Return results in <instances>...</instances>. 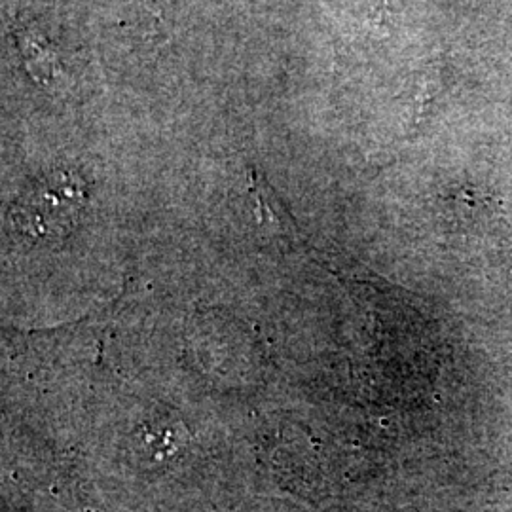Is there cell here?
Here are the masks:
<instances>
[{"label": "cell", "mask_w": 512, "mask_h": 512, "mask_svg": "<svg viewBox=\"0 0 512 512\" xmlns=\"http://www.w3.org/2000/svg\"><path fill=\"white\" fill-rule=\"evenodd\" d=\"M88 205V184L69 169H54L25 186L10 207L14 228L35 243L69 238Z\"/></svg>", "instance_id": "1"}]
</instances>
